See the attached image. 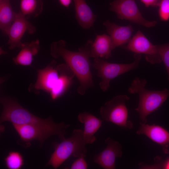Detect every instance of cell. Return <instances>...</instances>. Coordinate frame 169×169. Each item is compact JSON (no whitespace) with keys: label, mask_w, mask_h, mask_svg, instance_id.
<instances>
[{"label":"cell","mask_w":169,"mask_h":169,"mask_svg":"<svg viewBox=\"0 0 169 169\" xmlns=\"http://www.w3.org/2000/svg\"><path fill=\"white\" fill-rule=\"evenodd\" d=\"M92 41L88 40L77 52L67 49L66 42L63 39L53 42L50 46L51 55L55 59H63L77 78L79 85L77 92L81 95H84L88 89L94 86L90 60Z\"/></svg>","instance_id":"6da1fadb"},{"label":"cell","mask_w":169,"mask_h":169,"mask_svg":"<svg viewBox=\"0 0 169 169\" xmlns=\"http://www.w3.org/2000/svg\"><path fill=\"white\" fill-rule=\"evenodd\" d=\"M0 103L3 108L0 123L8 121L12 125L30 124L54 129H66L70 126L64 122L56 123L51 117L45 119L39 117L23 107L13 98L2 96Z\"/></svg>","instance_id":"7a4b0ae2"},{"label":"cell","mask_w":169,"mask_h":169,"mask_svg":"<svg viewBox=\"0 0 169 169\" xmlns=\"http://www.w3.org/2000/svg\"><path fill=\"white\" fill-rule=\"evenodd\" d=\"M146 79L136 78L131 83L128 91L131 94H138L139 101L135 110L139 114L141 123L146 124L147 117L158 110L169 96V90H150L147 89Z\"/></svg>","instance_id":"3957f363"},{"label":"cell","mask_w":169,"mask_h":169,"mask_svg":"<svg viewBox=\"0 0 169 169\" xmlns=\"http://www.w3.org/2000/svg\"><path fill=\"white\" fill-rule=\"evenodd\" d=\"M86 144L84 139L83 131L74 130L69 137L65 138L60 143H54V151L46 165H50L57 169L71 156L76 158L82 156L86 157Z\"/></svg>","instance_id":"277c9868"},{"label":"cell","mask_w":169,"mask_h":169,"mask_svg":"<svg viewBox=\"0 0 169 169\" xmlns=\"http://www.w3.org/2000/svg\"><path fill=\"white\" fill-rule=\"evenodd\" d=\"M141 58L140 54H135L134 61L129 64H121L109 63L101 59H94L92 65L97 71V75L102 79L99 84L103 91L108 90L110 81L116 77L136 69Z\"/></svg>","instance_id":"5b68a950"},{"label":"cell","mask_w":169,"mask_h":169,"mask_svg":"<svg viewBox=\"0 0 169 169\" xmlns=\"http://www.w3.org/2000/svg\"><path fill=\"white\" fill-rule=\"evenodd\" d=\"M129 100L126 95H119L106 102L100 109L102 118L123 128H132L133 123L128 120V111L126 105Z\"/></svg>","instance_id":"8992f818"},{"label":"cell","mask_w":169,"mask_h":169,"mask_svg":"<svg viewBox=\"0 0 169 169\" xmlns=\"http://www.w3.org/2000/svg\"><path fill=\"white\" fill-rule=\"evenodd\" d=\"M110 9L120 19L128 20L147 28L154 26L156 21H149L142 16L135 0H115L110 3Z\"/></svg>","instance_id":"52a82bcc"},{"label":"cell","mask_w":169,"mask_h":169,"mask_svg":"<svg viewBox=\"0 0 169 169\" xmlns=\"http://www.w3.org/2000/svg\"><path fill=\"white\" fill-rule=\"evenodd\" d=\"M13 125L21 139L24 142L38 140L42 146L44 141L52 135L58 136L62 141L65 138V129L51 128L30 124Z\"/></svg>","instance_id":"ba28073f"},{"label":"cell","mask_w":169,"mask_h":169,"mask_svg":"<svg viewBox=\"0 0 169 169\" xmlns=\"http://www.w3.org/2000/svg\"><path fill=\"white\" fill-rule=\"evenodd\" d=\"M123 48L135 54H145L146 61L151 64H154L162 62L157 45L152 44L140 30L136 32Z\"/></svg>","instance_id":"9c48e42d"},{"label":"cell","mask_w":169,"mask_h":169,"mask_svg":"<svg viewBox=\"0 0 169 169\" xmlns=\"http://www.w3.org/2000/svg\"><path fill=\"white\" fill-rule=\"evenodd\" d=\"M37 79L35 82L31 84L28 90L35 94L40 90L50 93L57 84L60 77V72L57 62L52 60L46 67L37 70Z\"/></svg>","instance_id":"30bf717a"},{"label":"cell","mask_w":169,"mask_h":169,"mask_svg":"<svg viewBox=\"0 0 169 169\" xmlns=\"http://www.w3.org/2000/svg\"><path fill=\"white\" fill-rule=\"evenodd\" d=\"M28 19L20 12L17 13L6 33L8 37L7 44L10 50L21 48L23 43L21 40L25 33L33 34L36 32V27Z\"/></svg>","instance_id":"8fae6325"},{"label":"cell","mask_w":169,"mask_h":169,"mask_svg":"<svg viewBox=\"0 0 169 169\" xmlns=\"http://www.w3.org/2000/svg\"><path fill=\"white\" fill-rule=\"evenodd\" d=\"M105 142L106 147L94 156V162L104 169H115L116 158L122 156V146L110 137L106 138Z\"/></svg>","instance_id":"7c38bea8"},{"label":"cell","mask_w":169,"mask_h":169,"mask_svg":"<svg viewBox=\"0 0 169 169\" xmlns=\"http://www.w3.org/2000/svg\"><path fill=\"white\" fill-rule=\"evenodd\" d=\"M140 124L136 133L138 135H145L152 141L160 145L164 154H168L169 132L158 125H149L141 122Z\"/></svg>","instance_id":"4fadbf2b"},{"label":"cell","mask_w":169,"mask_h":169,"mask_svg":"<svg viewBox=\"0 0 169 169\" xmlns=\"http://www.w3.org/2000/svg\"><path fill=\"white\" fill-rule=\"evenodd\" d=\"M103 24L111 38L114 49L128 43L131 39L134 30L131 25L119 26L109 20Z\"/></svg>","instance_id":"5bb4252c"},{"label":"cell","mask_w":169,"mask_h":169,"mask_svg":"<svg viewBox=\"0 0 169 169\" xmlns=\"http://www.w3.org/2000/svg\"><path fill=\"white\" fill-rule=\"evenodd\" d=\"M77 118L84 125L83 134L85 142L87 144L93 143L96 140L95 135L101 126L102 120L87 112L79 113Z\"/></svg>","instance_id":"9a60e30c"},{"label":"cell","mask_w":169,"mask_h":169,"mask_svg":"<svg viewBox=\"0 0 169 169\" xmlns=\"http://www.w3.org/2000/svg\"><path fill=\"white\" fill-rule=\"evenodd\" d=\"M111 38L105 34L97 35L94 41H92L90 47L91 57L94 59L112 57L111 52L113 49Z\"/></svg>","instance_id":"2e32d148"},{"label":"cell","mask_w":169,"mask_h":169,"mask_svg":"<svg viewBox=\"0 0 169 169\" xmlns=\"http://www.w3.org/2000/svg\"><path fill=\"white\" fill-rule=\"evenodd\" d=\"M76 18L80 26L87 29L92 27L96 18L85 0H73Z\"/></svg>","instance_id":"e0dca14e"},{"label":"cell","mask_w":169,"mask_h":169,"mask_svg":"<svg viewBox=\"0 0 169 169\" xmlns=\"http://www.w3.org/2000/svg\"><path fill=\"white\" fill-rule=\"evenodd\" d=\"M60 72L59 81L49 94L52 100H55L62 95L71 84L75 76L69 67L66 64H58Z\"/></svg>","instance_id":"ac0fdd59"},{"label":"cell","mask_w":169,"mask_h":169,"mask_svg":"<svg viewBox=\"0 0 169 169\" xmlns=\"http://www.w3.org/2000/svg\"><path fill=\"white\" fill-rule=\"evenodd\" d=\"M40 48V42L38 39L30 42L23 43L20 51L15 57L13 58V62L16 65H30L33 57L38 54Z\"/></svg>","instance_id":"d6986e66"},{"label":"cell","mask_w":169,"mask_h":169,"mask_svg":"<svg viewBox=\"0 0 169 169\" xmlns=\"http://www.w3.org/2000/svg\"><path fill=\"white\" fill-rule=\"evenodd\" d=\"M16 14L13 9L10 0H0V28L4 34L6 35Z\"/></svg>","instance_id":"ffe728a7"},{"label":"cell","mask_w":169,"mask_h":169,"mask_svg":"<svg viewBox=\"0 0 169 169\" xmlns=\"http://www.w3.org/2000/svg\"><path fill=\"white\" fill-rule=\"evenodd\" d=\"M43 0H20L19 11L27 19L36 18L43 12Z\"/></svg>","instance_id":"44dd1931"},{"label":"cell","mask_w":169,"mask_h":169,"mask_svg":"<svg viewBox=\"0 0 169 169\" xmlns=\"http://www.w3.org/2000/svg\"><path fill=\"white\" fill-rule=\"evenodd\" d=\"M5 165L9 169H19L24 164L22 155L17 151H11L4 158Z\"/></svg>","instance_id":"7402d4cb"},{"label":"cell","mask_w":169,"mask_h":169,"mask_svg":"<svg viewBox=\"0 0 169 169\" xmlns=\"http://www.w3.org/2000/svg\"><path fill=\"white\" fill-rule=\"evenodd\" d=\"M159 54L167 70L169 81V43L157 45Z\"/></svg>","instance_id":"603a6c76"},{"label":"cell","mask_w":169,"mask_h":169,"mask_svg":"<svg viewBox=\"0 0 169 169\" xmlns=\"http://www.w3.org/2000/svg\"><path fill=\"white\" fill-rule=\"evenodd\" d=\"M154 161L155 163L151 165L142 164L141 168L147 169H169V158L164 161L162 160L160 157L157 156L155 158Z\"/></svg>","instance_id":"cb8c5ba5"},{"label":"cell","mask_w":169,"mask_h":169,"mask_svg":"<svg viewBox=\"0 0 169 169\" xmlns=\"http://www.w3.org/2000/svg\"><path fill=\"white\" fill-rule=\"evenodd\" d=\"M159 9V15L161 20L166 21L169 20V0H161Z\"/></svg>","instance_id":"d4e9b609"},{"label":"cell","mask_w":169,"mask_h":169,"mask_svg":"<svg viewBox=\"0 0 169 169\" xmlns=\"http://www.w3.org/2000/svg\"><path fill=\"white\" fill-rule=\"evenodd\" d=\"M85 156H82L77 159L72 164L71 169H86L88 167L87 163L85 159Z\"/></svg>","instance_id":"484cf974"},{"label":"cell","mask_w":169,"mask_h":169,"mask_svg":"<svg viewBox=\"0 0 169 169\" xmlns=\"http://www.w3.org/2000/svg\"><path fill=\"white\" fill-rule=\"evenodd\" d=\"M146 7H159L161 0H140Z\"/></svg>","instance_id":"4316f807"},{"label":"cell","mask_w":169,"mask_h":169,"mask_svg":"<svg viewBox=\"0 0 169 169\" xmlns=\"http://www.w3.org/2000/svg\"><path fill=\"white\" fill-rule=\"evenodd\" d=\"M59 1L61 5L66 8H68L72 1V0H59Z\"/></svg>","instance_id":"83f0119b"}]
</instances>
